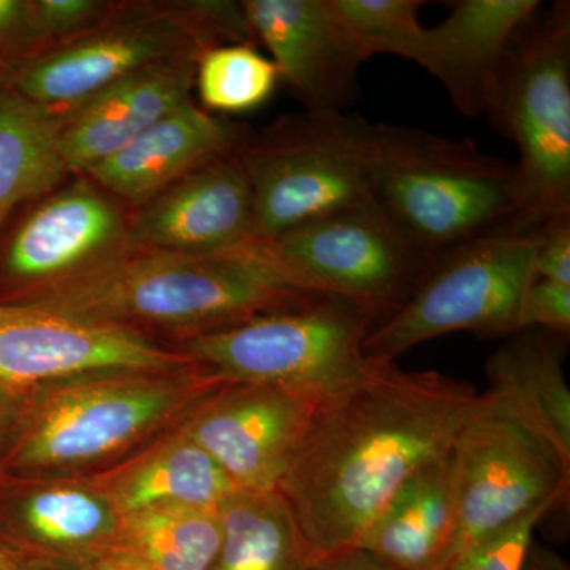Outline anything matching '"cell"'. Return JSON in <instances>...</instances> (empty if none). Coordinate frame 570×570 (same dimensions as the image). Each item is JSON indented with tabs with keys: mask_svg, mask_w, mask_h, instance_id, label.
<instances>
[{
	"mask_svg": "<svg viewBox=\"0 0 570 570\" xmlns=\"http://www.w3.org/2000/svg\"><path fill=\"white\" fill-rule=\"evenodd\" d=\"M478 396L466 381L384 360L330 390L277 489L313 560L355 547L407 479L450 455Z\"/></svg>",
	"mask_w": 570,
	"mask_h": 570,
	"instance_id": "cell-1",
	"label": "cell"
},
{
	"mask_svg": "<svg viewBox=\"0 0 570 570\" xmlns=\"http://www.w3.org/2000/svg\"><path fill=\"white\" fill-rule=\"evenodd\" d=\"M316 295L295 287L258 239L219 254L134 250L121 261L59 285L32 302L66 316L181 332H212Z\"/></svg>",
	"mask_w": 570,
	"mask_h": 570,
	"instance_id": "cell-2",
	"label": "cell"
},
{
	"mask_svg": "<svg viewBox=\"0 0 570 570\" xmlns=\"http://www.w3.org/2000/svg\"><path fill=\"white\" fill-rule=\"evenodd\" d=\"M225 384L195 365L70 379L26 396L0 474L82 478L102 471L174 426ZM89 474V475H91Z\"/></svg>",
	"mask_w": 570,
	"mask_h": 570,
	"instance_id": "cell-3",
	"label": "cell"
},
{
	"mask_svg": "<svg viewBox=\"0 0 570 570\" xmlns=\"http://www.w3.org/2000/svg\"><path fill=\"white\" fill-rule=\"evenodd\" d=\"M367 189L377 209L433 261L515 217V167L417 127L374 124Z\"/></svg>",
	"mask_w": 570,
	"mask_h": 570,
	"instance_id": "cell-4",
	"label": "cell"
},
{
	"mask_svg": "<svg viewBox=\"0 0 570 570\" xmlns=\"http://www.w3.org/2000/svg\"><path fill=\"white\" fill-rule=\"evenodd\" d=\"M230 43L255 45L243 2L118 0L99 28L9 71L2 88L61 115L138 71Z\"/></svg>",
	"mask_w": 570,
	"mask_h": 570,
	"instance_id": "cell-5",
	"label": "cell"
},
{
	"mask_svg": "<svg viewBox=\"0 0 570 570\" xmlns=\"http://www.w3.org/2000/svg\"><path fill=\"white\" fill-rule=\"evenodd\" d=\"M519 146L513 230L570 217V3L540 9L502 63L489 112Z\"/></svg>",
	"mask_w": 570,
	"mask_h": 570,
	"instance_id": "cell-6",
	"label": "cell"
},
{
	"mask_svg": "<svg viewBox=\"0 0 570 570\" xmlns=\"http://www.w3.org/2000/svg\"><path fill=\"white\" fill-rule=\"evenodd\" d=\"M373 132L354 112L306 110L247 135L238 157L253 190L255 239L371 205Z\"/></svg>",
	"mask_w": 570,
	"mask_h": 570,
	"instance_id": "cell-7",
	"label": "cell"
},
{
	"mask_svg": "<svg viewBox=\"0 0 570 570\" xmlns=\"http://www.w3.org/2000/svg\"><path fill=\"white\" fill-rule=\"evenodd\" d=\"M374 318L335 296L311 295L236 324L184 337L195 365L235 384L330 390L355 377Z\"/></svg>",
	"mask_w": 570,
	"mask_h": 570,
	"instance_id": "cell-8",
	"label": "cell"
},
{
	"mask_svg": "<svg viewBox=\"0 0 570 570\" xmlns=\"http://www.w3.org/2000/svg\"><path fill=\"white\" fill-rule=\"evenodd\" d=\"M539 238L540 232L508 227L436 255L403 307L371 330L363 354L395 362L448 333L505 340L520 332Z\"/></svg>",
	"mask_w": 570,
	"mask_h": 570,
	"instance_id": "cell-9",
	"label": "cell"
},
{
	"mask_svg": "<svg viewBox=\"0 0 570 570\" xmlns=\"http://www.w3.org/2000/svg\"><path fill=\"white\" fill-rule=\"evenodd\" d=\"M452 460L456 528L450 566L480 540L569 497V461L490 392L479 393Z\"/></svg>",
	"mask_w": 570,
	"mask_h": 570,
	"instance_id": "cell-10",
	"label": "cell"
},
{
	"mask_svg": "<svg viewBox=\"0 0 570 570\" xmlns=\"http://www.w3.org/2000/svg\"><path fill=\"white\" fill-rule=\"evenodd\" d=\"M130 253L129 209L71 175L0 227V306L26 305Z\"/></svg>",
	"mask_w": 570,
	"mask_h": 570,
	"instance_id": "cell-11",
	"label": "cell"
},
{
	"mask_svg": "<svg viewBox=\"0 0 570 570\" xmlns=\"http://www.w3.org/2000/svg\"><path fill=\"white\" fill-rule=\"evenodd\" d=\"M258 242L295 287L354 303L376 326L411 298L431 262L373 205Z\"/></svg>",
	"mask_w": 570,
	"mask_h": 570,
	"instance_id": "cell-12",
	"label": "cell"
},
{
	"mask_svg": "<svg viewBox=\"0 0 570 570\" xmlns=\"http://www.w3.org/2000/svg\"><path fill=\"white\" fill-rule=\"evenodd\" d=\"M184 352L127 326L66 316L36 306H0V385L28 393L91 374L183 371Z\"/></svg>",
	"mask_w": 570,
	"mask_h": 570,
	"instance_id": "cell-13",
	"label": "cell"
},
{
	"mask_svg": "<svg viewBox=\"0 0 570 570\" xmlns=\"http://www.w3.org/2000/svg\"><path fill=\"white\" fill-rule=\"evenodd\" d=\"M328 392L225 382L176 425L194 439L238 491H277Z\"/></svg>",
	"mask_w": 570,
	"mask_h": 570,
	"instance_id": "cell-14",
	"label": "cell"
},
{
	"mask_svg": "<svg viewBox=\"0 0 570 570\" xmlns=\"http://www.w3.org/2000/svg\"><path fill=\"white\" fill-rule=\"evenodd\" d=\"M255 43L272 55L281 80L306 110L347 111L360 99L371 58L335 0H245Z\"/></svg>",
	"mask_w": 570,
	"mask_h": 570,
	"instance_id": "cell-15",
	"label": "cell"
},
{
	"mask_svg": "<svg viewBox=\"0 0 570 570\" xmlns=\"http://www.w3.org/2000/svg\"><path fill=\"white\" fill-rule=\"evenodd\" d=\"M121 513L91 478L0 474V542L24 560L85 570L115 549Z\"/></svg>",
	"mask_w": 570,
	"mask_h": 570,
	"instance_id": "cell-16",
	"label": "cell"
},
{
	"mask_svg": "<svg viewBox=\"0 0 570 570\" xmlns=\"http://www.w3.org/2000/svg\"><path fill=\"white\" fill-rule=\"evenodd\" d=\"M142 253L219 254L255 239L254 200L238 149L194 168L129 212Z\"/></svg>",
	"mask_w": 570,
	"mask_h": 570,
	"instance_id": "cell-17",
	"label": "cell"
},
{
	"mask_svg": "<svg viewBox=\"0 0 570 570\" xmlns=\"http://www.w3.org/2000/svg\"><path fill=\"white\" fill-rule=\"evenodd\" d=\"M247 135L242 124L190 99L85 175L130 212L194 168L235 151Z\"/></svg>",
	"mask_w": 570,
	"mask_h": 570,
	"instance_id": "cell-18",
	"label": "cell"
},
{
	"mask_svg": "<svg viewBox=\"0 0 570 570\" xmlns=\"http://www.w3.org/2000/svg\"><path fill=\"white\" fill-rule=\"evenodd\" d=\"M197 61L163 63L130 75L56 115L59 151L70 175H85L154 122L194 99Z\"/></svg>",
	"mask_w": 570,
	"mask_h": 570,
	"instance_id": "cell-19",
	"label": "cell"
},
{
	"mask_svg": "<svg viewBox=\"0 0 570 570\" xmlns=\"http://www.w3.org/2000/svg\"><path fill=\"white\" fill-rule=\"evenodd\" d=\"M540 9L539 0H459L441 24L430 28L426 71L463 115L489 112L510 47Z\"/></svg>",
	"mask_w": 570,
	"mask_h": 570,
	"instance_id": "cell-20",
	"label": "cell"
},
{
	"mask_svg": "<svg viewBox=\"0 0 570 570\" xmlns=\"http://www.w3.org/2000/svg\"><path fill=\"white\" fill-rule=\"evenodd\" d=\"M89 478L121 515L164 505L219 509L238 491L176 423Z\"/></svg>",
	"mask_w": 570,
	"mask_h": 570,
	"instance_id": "cell-21",
	"label": "cell"
},
{
	"mask_svg": "<svg viewBox=\"0 0 570 570\" xmlns=\"http://www.w3.org/2000/svg\"><path fill=\"white\" fill-rule=\"evenodd\" d=\"M456 528L452 453L415 472L356 542L395 570H448Z\"/></svg>",
	"mask_w": 570,
	"mask_h": 570,
	"instance_id": "cell-22",
	"label": "cell"
},
{
	"mask_svg": "<svg viewBox=\"0 0 570 570\" xmlns=\"http://www.w3.org/2000/svg\"><path fill=\"white\" fill-rule=\"evenodd\" d=\"M568 337L524 328L505 337L485 363L490 389L570 463V390L564 360Z\"/></svg>",
	"mask_w": 570,
	"mask_h": 570,
	"instance_id": "cell-23",
	"label": "cell"
},
{
	"mask_svg": "<svg viewBox=\"0 0 570 570\" xmlns=\"http://www.w3.org/2000/svg\"><path fill=\"white\" fill-rule=\"evenodd\" d=\"M58 137V116L0 88V227L71 176Z\"/></svg>",
	"mask_w": 570,
	"mask_h": 570,
	"instance_id": "cell-24",
	"label": "cell"
},
{
	"mask_svg": "<svg viewBox=\"0 0 570 570\" xmlns=\"http://www.w3.org/2000/svg\"><path fill=\"white\" fill-rule=\"evenodd\" d=\"M219 515L223 540L209 570H306L313 561L279 491H236Z\"/></svg>",
	"mask_w": 570,
	"mask_h": 570,
	"instance_id": "cell-25",
	"label": "cell"
},
{
	"mask_svg": "<svg viewBox=\"0 0 570 570\" xmlns=\"http://www.w3.org/2000/svg\"><path fill=\"white\" fill-rule=\"evenodd\" d=\"M220 540L219 509L164 505L121 515L115 549L154 570H209Z\"/></svg>",
	"mask_w": 570,
	"mask_h": 570,
	"instance_id": "cell-26",
	"label": "cell"
},
{
	"mask_svg": "<svg viewBox=\"0 0 570 570\" xmlns=\"http://www.w3.org/2000/svg\"><path fill=\"white\" fill-rule=\"evenodd\" d=\"M279 70L255 45L214 47L197 62L195 89L206 111L239 115L268 102L279 85Z\"/></svg>",
	"mask_w": 570,
	"mask_h": 570,
	"instance_id": "cell-27",
	"label": "cell"
},
{
	"mask_svg": "<svg viewBox=\"0 0 570 570\" xmlns=\"http://www.w3.org/2000/svg\"><path fill=\"white\" fill-rule=\"evenodd\" d=\"M335 6L371 56L430 66L431 32L420 22V0H335Z\"/></svg>",
	"mask_w": 570,
	"mask_h": 570,
	"instance_id": "cell-28",
	"label": "cell"
},
{
	"mask_svg": "<svg viewBox=\"0 0 570 570\" xmlns=\"http://www.w3.org/2000/svg\"><path fill=\"white\" fill-rule=\"evenodd\" d=\"M116 6V0H31L40 56L99 28Z\"/></svg>",
	"mask_w": 570,
	"mask_h": 570,
	"instance_id": "cell-29",
	"label": "cell"
},
{
	"mask_svg": "<svg viewBox=\"0 0 570 570\" xmlns=\"http://www.w3.org/2000/svg\"><path fill=\"white\" fill-rule=\"evenodd\" d=\"M554 508L557 504L542 505L515 523L509 524L504 530L480 540L474 547L464 551L448 570L523 569L524 558L530 550L535 528Z\"/></svg>",
	"mask_w": 570,
	"mask_h": 570,
	"instance_id": "cell-30",
	"label": "cell"
},
{
	"mask_svg": "<svg viewBox=\"0 0 570 570\" xmlns=\"http://www.w3.org/2000/svg\"><path fill=\"white\" fill-rule=\"evenodd\" d=\"M41 55L33 26L31 0H0V73L33 61Z\"/></svg>",
	"mask_w": 570,
	"mask_h": 570,
	"instance_id": "cell-31",
	"label": "cell"
},
{
	"mask_svg": "<svg viewBox=\"0 0 570 570\" xmlns=\"http://www.w3.org/2000/svg\"><path fill=\"white\" fill-rule=\"evenodd\" d=\"M539 328L569 337L570 285L534 277L521 306L520 330Z\"/></svg>",
	"mask_w": 570,
	"mask_h": 570,
	"instance_id": "cell-32",
	"label": "cell"
},
{
	"mask_svg": "<svg viewBox=\"0 0 570 570\" xmlns=\"http://www.w3.org/2000/svg\"><path fill=\"white\" fill-rule=\"evenodd\" d=\"M534 276L570 285V217L554 220L540 230Z\"/></svg>",
	"mask_w": 570,
	"mask_h": 570,
	"instance_id": "cell-33",
	"label": "cell"
},
{
	"mask_svg": "<svg viewBox=\"0 0 570 570\" xmlns=\"http://www.w3.org/2000/svg\"><path fill=\"white\" fill-rule=\"evenodd\" d=\"M306 570H395L362 549L335 551L311 561Z\"/></svg>",
	"mask_w": 570,
	"mask_h": 570,
	"instance_id": "cell-34",
	"label": "cell"
},
{
	"mask_svg": "<svg viewBox=\"0 0 570 570\" xmlns=\"http://www.w3.org/2000/svg\"><path fill=\"white\" fill-rule=\"evenodd\" d=\"M26 396L28 395L24 393L13 392V390L0 385V466H2L3 456L10 448L11 439L17 433Z\"/></svg>",
	"mask_w": 570,
	"mask_h": 570,
	"instance_id": "cell-35",
	"label": "cell"
},
{
	"mask_svg": "<svg viewBox=\"0 0 570 570\" xmlns=\"http://www.w3.org/2000/svg\"><path fill=\"white\" fill-rule=\"evenodd\" d=\"M521 570H570L568 561L557 551L532 540Z\"/></svg>",
	"mask_w": 570,
	"mask_h": 570,
	"instance_id": "cell-36",
	"label": "cell"
},
{
	"mask_svg": "<svg viewBox=\"0 0 570 570\" xmlns=\"http://www.w3.org/2000/svg\"><path fill=\"white\" fill-rule=\"evenodd\" d=\"M85 570H154L137 558L124 553L121 550L112 549L100 557L99 560L89 564Z\"/></svg>",
	"mask_w": 570,
	"mask_h": 570,
	"instance_id": "cell-37",
	"label": "cell"
},
{
	"mask_svg": "<svg viewBox=\"0 0 570 570\" xmlns=\"http://www.w3.org/2000/svg\"><path fill=\"white\" fill-rule=\"evenodd\" d=\"M21 557L0 542V570H20Z\"/></svg>",
	"mask_w": 570,
	"mask_h": 570,
	"instance_id": "cell-38",
	"label": "cell"
},
{
	"mask_svg": "<svg viewBox=\"0 0 570 570\" xmlns=\"http://www.w3.org/2000/svg\"><path fill=\"white\" fill-rule=\"evenodd\" d=\"M20 570H59V569L51 568V566L43 564V562L24 560V558H21Z\"/></svg>",
	"mask_w": 570,
	"mask_h": 570,
	"instance_id": "cell-39",
	"label": "cell"
},
{
	"mask_svg": "<svg viewBox=\"0 0 570 570\" xmlns=\"http://www.w3.org/2000/svg\"><path fill=\"white\" fill-rule=\"evenodd\" d=\"M0 88H2V73H0Z\"/></svg>",
	"mask_w": 570,
	"mask_h": 570,
	"instance_id": "cell-40",
	"label": "cell"
}]
</instances>
